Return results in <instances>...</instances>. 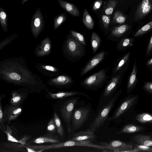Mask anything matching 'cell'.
<instances>
[{"label": "cell", "mask_w": 152, "mask_h": 152, "mask_svg": "<svg viewBox=\"0 0 152 152\" xmlns=\"http://www.w3.org/2000/svg\"><path fill=\"white\" fill-rule=\"evenodd\" d=\"M0 78L7 83L26 88L30 93L48 92L47 86L38 75L31 72L22 57L7 58L1 61Z\"/></svg>", "instance_id": "obj_1"}, {"label": "cell", "mask_w": 152, "mask_h": 152, "mask_svg": "<svg viewBox=\"0 0 152 152\" xmlns=\"http://www.w3.org/2000/svg\"><path fill=\"white\" fill-rule=\"evenodd\" d=\"M63 54L68 60L75 62L85 56L84 46L78 42L69 34L66 37L62 47Z\"/></svg>", "instance_id": "obj_2"}, {"label": "cell", "mask_w": 152, "mask_h": 152, "mask_svg": "<svg viewBox=\"0 0 152 152\" xmlns=\"http://www.w3.org/2000/svg\"><path fill=\"white\" fill-rule=\"evenodd\" d=\"M122 90L120 89L114 94L111 100L102 107L99 113L90 125L89 128L95 132L101 127L107 119L112 108L115 105L117 99L122 93Z\"/></svg>", "instance_id": "obj_3"}, {"label": "cell", "mask_w": 152, "mask_h": 152, "mask_svg": "<svg viewBox=\"0 0 152 152\" xmlns=\"http://www.w3.org/2000/svg\"><path fill=\"white\" fill-rule=\"evenodd\" d=\"M124 74L122 73L112 75L111 79L103 91L97 110L106 104L113 97L121 85Z\"/></svg>", "instance_id": "obj_4"}, {"label": "cell", "mask_w": 152, "mask_h": 152, "mask_svg": "<svg viewBox=\"0 0 152 152\" xmlns=\"http://www.w3.org/2000/svg\"><path fill=\"white\" fill-rule=\"evenodd\" d=\"M109 69H102L82 81L80 85L88 90L95 91L102 87L109 78L107 73Z\"/></svg>", "instance_id": "obj_5"}, {"label": "cell", "mask_w": 152, "mask_h": 152, "mask_svg": "<svg viewBox=\"0 0 152 152\" xmlns=\"http://www.w3.org/2000/svg\"><path fill=\"white\" fill-rule=\"evenodd\" d=\"M90 111L88 107H81L75 109L72 117L71 132L82 126L87 120Z\"/></svg>", "instance_id": "obj_6"}, {"label": "cell", "mask_w": 152, "mask_h": 152, "mask_svg": "<svg viewBox=\"0 0 152 152\" xmlns=\"http://www.w3.org/2000/svg\"><path fill=\"white\" fill-rule=\"evenodd\" d=\"M78 99L74 98L65 102L61 106L59 111L64 122L66 123L69 133H71L72 117L75 106Z\"/></svg>", "instance_id": "obj_7"}, {"label": "cell", "mask_w": 152, "mask_h": 152, "mask_svg": "<svg viewBox=\"0 0 152 152\" xmlns=\"http://www.w3.org/2000/svg\"><path fill=\"white\" fill-rule=\"evenodd\" d=\"M45 22L42 12L39 7H37L31 21V28L32 35L37 39L43 31Z\"/></svg>", "instance_id": "obj_8"}, {"label": "cell", "mask_w": 152, "mask_h": 152, "mask_svg": "<svg viewBox=\"0 0 152 152\" xmlns=\"http://www.w3.org/2000/svg\"><path fill=\"white\" fill-rule=\"evenodd\" d=\"M74 83L71 77L65 74L59 75L50 79L47 81V83L49 86L60 89L69 88Z\"/></svg>", "instance_id": "obj_9"}, {"label": "cell", "mask_w": 152, "mask_h": 152, "mask_svg": "<svg viewBox=\"0 0 152 152\" xmlns=\"http://www.w3.org/2000/svg\"><path fill=\"white\" fill-rule=\"evenodd\" d=\"M137 96L132 95L128 96L115 110L109 120L114 121L119 117L135 103Z\"/></svg>", "instance_id": "obj_10"}, {"label": "cell", "mask_w": 152, "mask_h": 152, "mask_svg": "<svg viewBox=\"0 0 152 152\" xmlns=\"http://www.w3.org/2000/svg\"><path fill=\"white\" fill-rule=\"evenodd\" d=\"M30 93L29 91L25 88L14 90L10 93L11 97L9 101L10 105L20 106L26 99Z\"/></svg>", "instance_id": "obj_11"}, {"label": "cell", "mask_w": 152, "mask_h": 152, "mask_svg": "<svg viewBox=\"0 0 152 152\" xmlns=\"http://www.w3.org/2000/svg\"><path fill=\"white\" fill-rule=\"evenodd\" d=\"M131 54L130 52H128L118 58L112 69V75L121 73H125L130 63Z\"/></svg>", "instance_id": "obj_12"}, {"label": "cell", "mask_w": 152, "mask_h": 152, "mask_svg": "<svg viewBox=\"0 0 152 152\" xmlns=\"http://www.w3.org/2000/svg\"><path fill=\"white\" fill-rule=\"evenodd\" d=\"M100 145L107 147L111 151L132 152V145L119 140H112L108 142H100Z\"/></svg>", "instance_id": "obj_13"}, {"label": "cell", "mask_w": 152, "mask_h": 152, "mask_svg": "<svg viewBox=\"0 0 152 152\" xmlns=\"http://www.w3.org/2000/svg\"><path fill=\"white\" fill-rule=\"evenodd\" d=\"M107 53L102 50L92 58L82 68L80 74V77L83 76L102 62L105 58Z\"/></svg>", "instance_id": "obj_14"}, {"label": "cell", "mask_w": 152, "mask_h": 152, "mask_svg": "<svg viewBox=\"0 0 152 152\" xmlns=\"http://www.w3.org/2000/svg\"><path fill=\"white\" fill-rule=\"evenodd\" d=\"M152 10L150 0H142L139 4L135 11L134 21H139L148 15Z\"/></svg>", "instance_id": "obj_15"}, {"label": "cell", "mask_w": 152, "mask_h": 152, "mask_svg": "<svg viewBox=\"0 0 152 152\" xmlns=\"http://www.w3.org/2000/svg\"><path fill=\"white\" fill-rule=\"evenodd\" d=\"M130 26L123 24L115 27L112 30L108 38L114 41H119L121 39L126 37V35L131 28Z\"/></svg>", "instance_id": "obj_16"}, {"label": "cell", "mask_w": 152, "mask_h": 152, "mask_svg": "<svg viewBox=\"0 0 152 152\" xmlns=\"http://www.w3.org/2000/svg\"><path fill=\"white\" fill-rule=\"evenodd\" d=\"M51 42V39L48 37L42 40L35 48L34 54L35 56L38 57H41L49 54L52 48Z\"/></svg>", "instance_id": "obj_17"}, {"label": "cell", "mask_w": 152, "mask_h": 152, "mask_svg": "<svg viewBox=\"0 0 152 152\" xmlns=\"http://www.w3.org/2000/svg\"><path fill=\"white\" fill-rule=\"evenodd\" d=\"M76 95L83 96L88 99H90L88 95L84 92L77 91L53 92L50 90L47 92L46 98L52 99H57Z\"/></svg>", "instance_id": "obj_18"}, {"label": "cell", "mask_w": 152, "mask_h": 152, "mask_svg": "<svg viewBox=\"0 0 152 152\" xmlns=\"http://www.w3.org/2000/svg\"><path fill=\"white\" fill-rule=\"evenodd\" d=\"M34 66L36 69L42 74L50 77H54L59 75L61 70L52 65L38 63Z\"/></svg>", "instance_id": "obj_19"}, {"label": "cell", "mask_w": 152, "mask_h": 152, "mask_svg": "<svg viewBox=\"0 0 152 152\" xmlns=\"http://www.w3.org/2000/svg\"><path fill=\"white\" fill-rule=\"evenodd\" d=\"M22 109L20 106L7 105L3 110L4 115L5 121L10 122L16 119L20 114Z\"/></svg>", "instance_id": "obj_20"}, {"label": "cell", "mask_w": 152, "mask_h": 152, "mask_svg": "<svg viewBox=\"0 0 152 152\" xmlns=\"http://www.w3.org/2000/svg\"><path fill=\"white\" fill-rule=\"evenodd\" d=\"M1 152H26L27 150L24 145L20 143L9 141L1 143Z\"/></svg>", "instance_id": "obj_21"}, {"label": "cell", "mask_w": 152, "mask_h": 152, "mask_svg": "<svg viewBox=\"0 0 152 152\" xmlns=\"http://www.w3.org/2000/svg\"><path fill=\"white\" fill-rule=\"evenodd\" d=\"M96 138L95 132L89 128L86 130L81 131L75 133L70 140L91 142Z\"/></svg>", "instance_id": "obj_22"}, {"label": "cell", "mask_w": 152, "mask_h": 152, "mask_svg": "<svg viewBox=\"0 0 152 152\" xmlns=\"http://www.w3.org/2000/svg\"><path fill=\"white\" fill-rule=\"evenodd\" d=\"M58 137L54 134L48 133L34 139L32 141L27 142L28 144H41L46 143H51L60 142Z\"/></svg>", "instance_id": "obj_23"}, {"label": "cell", "mask_w": 152, "mask_h": 152, "mask_svg": "<svg viewBox=\"0 0 152 152\" xmlns=\"http://www.w3.org/2000/svg\"><path fill=\"white\" fill-rule=\"evenodd\" d=\"M0 129L6 134L8 141L20 143L23 145L25 144L26 142L23 137L20 140L17 139V130L15 127L6 125L4 127Z\"/></svg>", "instance_id": "obj_24"}, {"label": "cell", "mask_w": 152, "mask_h": 152, "mask_svg": "<svg viewBox=\"0 0 152 152\" xmlns=\"http://www.w3.org/2000/svg\"><path fill=\"white\" fill-rule=\"evenodd\" d=\"M138 71L136 61L134 59L133 65V69L128 80L127 86V94H129L135 88L139 81L137 77Z\"/></svg>", "instance_id": "obj_25"}, {"label": "cell", "mask_w": 152, "mask_h": 152, "mask_svg": "<svg viewBox=\"0 0 152 152\" xmlns=\"http://www.w3.org/2000/svg\"><path fill=\"white\" fill-rule=\"evenodd\" d=\"M57 0L61 7L71 15L78 17L80 16V11L74 4L63 0Z\"/></svg>", "instance_id": "obj_26"}, {"label": "cell", "mask_w": 152, "mask_h": 152, "mask_svg": "<svg viewBox=\"0 0 152 152\" xmlns=\"http://www.w3.org/2000/svg\"><path fill=\"white\" fill-rule=\"evenodd\" d=\"M135 38L125 37L120 40L117 44L116 48L118 51H124L134 45Z\"/></svg>", "instance_id": "obj_27"}, {"label": "cell", "mask_w": 152, "mask_h": 152, "mask_svg": "<svg viewBox=\"0 0 152 152\" xmlns=\"http://www.w3.org/2000/svg\"><path fill=\"white\" fill-rule=\"evenodd\" d=\"M134 139L138 145L152 146V137L150 136L137 134L135 136Z\"/></svg>", "instance_id": "obj_28"}, {"label": "cell", "mask_w": 152, "mask_h": 152, "mask_svg": "<svg viewBox=\"0 0 152 152\" xmlns=\"http://www.w3.org/2000/svg\"><path fill=\"white\" fill-rule=\"evenodd\" d=\"M143 128L141 126L128 124L125 126L120 131L116 133L117 134L122 133H133L142 131Z\"/></svg>", "instance_id": "obj_29"}, {"label": "cell", "mask_w": 152, "mask_h": 152, "mask_svg": "<svg viewBox=\"0 0 152 152\" xmlns=\"http://www.w3.org/2000/svg\"><path fill=\"white\" fill-rule=\"evenodd\" d=\"M82 20L83 24L88 28L91 30L93 28L94 21L86 8L84 10Z\"/></svg>", "instance_id": "obj_30"}, {"label": "cell", "mask_w": 152, "mask_h": 152, "mask_svg": "<svg viewBox=\"0 0 152 152\" xmlns=\"http://www.w3.org/2000/svg\"><path fill=\"white\" fill-rule=\"evenodd\" d=\"M91 47L94 54L96 53L101 42V39L99 36L95 32H93L91 39Z\"/></svg>", "instance_id": "obj_31"}, {"label": "cell", "mask_w": 152, "mask_h": 152, "mask_svg": "<svg viewBox=\"0 0 152 152\" xmlns=\"http://www.w3.org/2000/svg\"><path fill=\"white\" fill-rule=\"evenodd\" d=\"M152 29V21L147 23L138 30L133 35L135 38L140 37Z\"/></svg>", "instance_id": "obj_32"}, {"label": "cell", "mask_w": 152, "mask_h": 152, "mask_svg": "<svg viewBox=\"0 0 152 152\" xmlns=\"http://www.w3.org/2000/svg\"><path fill=\"white\" fill-rule=\"evenodd\" d=\"M0 22L1 27L4 32L7 31L8 16L6 11L0 7Z\"/></svg>", "instance_id": "obj_33"}, {"label": "cell", "mask_w": 152, "mask_h": 152, "mask_svg": "<svg viewBox=\"0 0 152 152\" xmlns=\"http://www.w3.org/2000/svg\"><path fill=\"white\" fill-rule=\"evenodd\" d=\"M136 119L142 124L152 123V114L148 113H140L136 116Z\"/></svg>", "instance_id": "obj_34"}, {"label": "cell", "mask_w": 152, "mask_h": 152, "mask_svg": "<svg viewBox=\"0 0 152 152\" xmlns=\"http://www.w3.org/2000/svg\"><path fill=\"white\" fill-rule=\"evenodd\" d=\"M67 16L65 13H61L56 16L53 19V28L56 30L66 20Z\"/></svg>", "instance_id": "obj_35"}, {"label": "cell", "mask_w": 152, "mask_h": 152, "mask_svg": "<svg viewBox=\"0 0 152 152\" xmlns=\"http://www.w3.org/2000/svg\"><path fill=\"white\" fill-rule=\"evenodd\" d=\"M53 118L56 123L57 133L61 137H63L65 134L64 130L60 118L56 113H54Z\"/></svg>", "instance_id": "obj_36"}, {"label": "cell", "mask_w": 152, "mask_h": 152, "mask_svg": "<svg viewBox=\"0 0 152 152\" xmlns=\"http://www.w3.org/2000/svg\"><path fill=\"white\" fill-rule=\"evenodd\" d=\"M72 37L84 47L86 45L85 39L84 36L77 32L72 30L70 31L69 34Z\"/></svg>", "instance_id": "obj_37"}, {"label": "cell", "mask_w": 152, "mask_h": 152, "mask_svg": "<svg viewBox=\"0 0 152 152\" xmlns=\"http://www.w3.org/2000/svg\"><path fill=\"white\" fill-rule=\"evenodd\" d=\"M119 0H109L104 9V13L107 15L112 14Z\"/></svg>", "instance_id": "obj_38"}, {"label": "cell", "mask_w": 152, "mask_h": 152, "mask_svg": "<svg viewBox=\"0 0 152 152\" xmlns=\"http://www.w3.org/2000/svg\"><path fill=\"white\" fill-rule=\"evenodd\" d=\"M113 19L115 23L122 24L125 23L126 18L121 12L117 11L114 13Z\"/></svg>", "instance_id": "obj_39"}, {"label": "cell", "mask_w": 152, "mask_h": 152, "mask_svg": "<svg viewBox=\"0 0 152 152\" xmlns=\"http://www.w3.org/2000/svg\"><path fill=\"white\" fill-rule=\"evenodd\" d=\"M18 36L17 34H14L1 41L0 43V50L6 45L12 42Z\"/></svg>", "instance_id": "obj_40"}, {"label": "cell", "mask_w": 152, "mask_h": 152, "mask_svg": "<svg viewBox=\"0 0 152 152\" xmlns=\"http://www.w3.org/2000/svg\"><path fill=\"white\" fill-rule=\"evenodd\" d=\"M46 131L48 133L55 134L57 132L56 127L54 118L49 121L46 128Z\"/></svg>", "instance_id": "obj_41"}, {"label": "cell", "mask_w": 152, "mask_h": 152, "mask_svg": "<svg viewBox=\"0 0 152 152\" xmlns=\"http://www.w3.org/2000/svg\"><path fill=\"white\" fill-rule=\"evenodd\" d=\"M5 96V94L1 95L0 96V128L4 127L5 126L4 123L5 121L4 119L3 110L1 103V100Z\"/></svg>", "instance_id": "obj_42"}, {"label": "cell", "mask_w": 152, "mask_h": 152, "mask_svg": "<svg viewBox=\"0 0 152 152\" xmlns=\"http://www.w3.org/2000/svg\"><path fill=\"white\" fill-rule=\"evenodd\" d=\"M132 152L152 151V148L150 146L142 145H134Z\"/></svg>", "instance_id": "obj_43"}, {"label": "cell", "mask_w": 152, "mask_h": 152, "mask_svg": "<svg viewBox=\"0 0 152 152\" xmlns=\"http://www.w3.org/2000/svg\"><path fill=\"white\" fill-rule=\"evenodd\" d=\"M152 54V35L150 37L146 46L145 51V56L149 57Z\"/></svg>", "instance_id": "obj_44"}, {"label": "cell", "mask_w": 152, "mask_h": 152, "mask_svg": "<svg viewBox=\"0 0 152 152\" xmlns=\"http://www.w3.org/2000/svg\"><path fill=\"white\" fill-rule=\"evenodd\" d=\"M102 22L104 28L106 30L108 29L110 22L109 16L107 15H102Z\"/></svg>", "instance_id": "obj_45"}, {"label": "cell", "mask_w": 152, "mask_h": 152, "mask_svg": "<svg viewBox=\"0 0 152 152\" xmlns=\"http://www.w3.org/2000/svg\"><path fill=\"white\" fill-rule=\"evenodd\" d=\"M143 88L146 92L152 94V82L147 81L144 82Z\"/></svg>", "instance_id": "obj_46"}, {"label": "cell", "mask_w": 152, "mask_h": 152, "mask_svg": "<svg viewBox=\"0 0 152 152\" xmlns=\"http://www.w3.org/2000/svg\"><path fill=\"white\" fill-rule=\"evenodd\" d=\"M103 0H96L95 1L93 6V9L94 11H96L99 9L102 6Z\"/></svg>", "instance_id": "obj_47"}, {"label": "cell", "mask_w": 152, "mask_h": 152, "mask_svg": "<svg viewBox=\"0 0 152 152\" xmlns=\"http://www.w3.org/2000/svg\"><path fill=\"white\" fill-rule=\"evenodd\" d=\"M145 65L148 70L152 71V57L147 61Z\"/></svg>", "instance_id": "obj_48"}, {"label": "cell", "mask_w": 152, "mask_h": 152, "mask_svg": "<svg viewBox=\"0 0 152 152\" xmlns=\"http://www.w3.org/2000/svg\"><path fill=\"white\" fill-rule=\"evenodd\" d=\"M24 145L27 150V152H41L44 151L43 150L35 149L29 148L25 145Z\"/></svg>", "instance_id": "obj_49"}, {"label": "cell", "mask_w": 152, "mask_h": 152, "mask_svg": "<svg viewBox=\"0 0 152 152\" xmlns=\"http://www.w3.org/2000/svg\"><path fill=\"white\" fill-rule=\"evenodd\" d=\"M28 0H22L21 3V5H23Z\"/></svg>", "instance_id": "obj_50"}, {"label": "cell", "mask_w": 152, "mask_h": 152, "mask_svg": "<svg viewBox=\"0 0 152 152\" xmlns=\"http://www.w3.org/2000/svg\"><path fill=\"white\" fill-rule=\"evenodd\" d=\"M151 0V1H152V0Z\"/></svg>", "instance_id": "obj_51"}]
</instances>
